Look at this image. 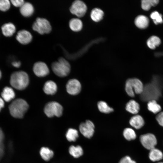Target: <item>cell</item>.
<instances>
[{"mask_svg": "<svg viewBox=\"0 0 163 163\" xmlns=\"http://www.w3.org/2000/svg\"><path fill=\"white\" fill-rule=\"evenodd\" d=\"M30 79L28 74L25 72H15L11 75L10 83L11 86L17 90H23L28 86Z\"/></svg>", "mask_w": 163, "mask_h": 163, "instance_id": "cell-1", "label": "cell"}, {"mask_svg": "<svg viewBox=\"0 0 163 163\" xmlns=\"http://www.w3.org/2000/svg\"><path fill=\"white\" fill-rule=\"evenodd\" d=\"M29 105L24 99L19 98L14 100L9 107L11 115L16 118H22L29 109Z\"/></svg>", "mask_w": 163, "mask_h": 163, "instance_id": "cell-2", "label": "cell"}, {"mask_svg": "<svg viewBox=\"0 0 163 163\" xmlns=\"http://www.w3.org/2000/svg\"><path fill=\"white\" fill-rule=\"evenodd\" d=\"M52 69L54 74L59 77H65L68 76L71 70L69 62L65 58L61 57L57 61L52 63Z\"/></svg>", "mask_w": 163, "mask_h": 163, "instance_id": "cell-3", "label": "cell"}, {"mask_svg": "<svg viewBox=\"0 0 163 163\" xmlns=\"http://www.w3.org/2000/svg\"><path fill=\"white\" fill-rule=\"evenodd\" d=\"M142 82L136 78H129L126 80L125 84V91L127 94L134 97L135 94H141L144 89Z\"/></svg>", "mask_w": 163, "mask_h": 163, "instance_id": "cell-4", "label": "cell"}, {"mask_svg": "<svg viewBox=\"0 0 163 163\" xmlns=\"http://www.w3.org/2000/svg\"><path fill=\"white\" fill-rule=\"evenodd\" d=\"M156 83L148 84L144 87L142 92L141 94V99L143 101H149L157 99L160 96L161 92L159 85Z\"/></svg>", "mask_w": 163, "mask_h": 163, "instance_id": "cell-5", "label": "cell"}, {"mask_svg": "<svg viewBox=\"0 0 163 163\" xmlns=\"http://www.w3.org/2000/svg\"><path fill=\"white\" fill-rule=\"evenodd\" d=\"M63 108L59 103L56 101H51L45 105L43 111L47 117L49 118L56 116L61 117L63 114Z\"/></svg>", "mask_w": 163, "mask_h": 163, "instance_id": "cell-6", "label": "cell"}, {"mask_svg": "<svg viewBox=\"0 0 163 163\" xmlns=\"http://www.w3.org/2000/svg\"><path fill=\"white\" fill-rule=\"evenodd\" d=\"M32 29L39 34H48L52 31V27L50 22L44 18L38 17L33 23Z\"/></svg>", "mask_w": 163, "mask_h": 163, "instance_id": "cell-7", "label": "cell"}, {"mask_svg": "<svg viewBox=\"0 0 163 163\" xmlns=\"http://www.w3.org/2000/svg\"><path fill=\"white\" fill-rule=\"evenodd\" d=\"M87 7L82 1L76 0L74 1L69 8L70 12L78 17H83L86 13Z\"/></svg>", "mask_w": 163, "mask_h": 163, "instance_id": "cell-8", "label": "cell"}, {"mask_svg": "<svg viewBox=\"0 0 163 163\" xmlns=\"http://www.w3.org/2000/svg\"><path fill=\"white\" fill-rule=\"evenodd\" d=\"M140 140L143 146L150 150L155 148L157 143L155 136L150 133L141 135L140 137Z\"/></svg>", "mask_w": 163, "mask_h": 163, "instance_id": "cell-9", "label": "cell"}, {"mask_svg": "<svg viewBox=\"0 0 163 163\" xmlns=\"http://www.w3.org/2000/svg\"><path fill=\"white\" fill-rule=\"evenodd\" d=\"M33 70L34 74L39 77H43L48 75L50 71L47 65L44 62L38 61L33 65Z\"/></svg>", "mask_w": 163, "mask_h": 163, "instance_id": "cell-10", "label": "cell"}, {"mask_svg": "<svg viewBox=\"0 0 163 163\" xmlns=\"http://www.w3.org/2000/svg\"><path fill=\"white\" fill-rule=\"evenodd\" d=\"M67 92L72 95L78 94L82 89V85L80 82L77 79L72 78L69 80L66 85Z\"/></svg>", "mask_w": 163, "mask_h": 163, "instance_id": "cell-11", "label": "cell"}, {"mask_svg": "<svg viewBox=\"0 0 163 163\" xmlns=\"http://www.w3.org/2000/svg\"><path fill=\"white\" fill-rule=\"evenodd\" d=\"M94 125L89 120H87L85 122L82 123L79 126V130L80 133L85 137L91 138L94 133Z\"/></svg>", "mask_w": 163, "mask_h": 163, "instance_id": "cell-12", "label": "cell"}, {"mask_svg": "<svg viewBox=\"0 0 163 163\" xmlns=\"http://www.w3.org/2000/svg\"><path fill=\"white\" fill-rule=\"evenodd\" d=\"M16 38L21 44L27 45L31 42L33 39V36L29 31L23 29L18 32Z\"/></svg>", "mask_w": 163, "mask_h": 163, "instance_id": "cell-13", "label": "cell"}, {"mask_svg": "<svg viewBox=\"0 0 163 163\" xmlns=\"http://www.w3.org/2000/svg\"><path fill=\"white\" fill-rule=\"evenodd\" d=\"M43 90L44 93L47 95H54L56 93L57 91V85L53 81L48 80L44 84Z\"/></svg>", "mask_w": 163, "mask_h": 163, "instance_id": "cell-14", "label": "cell"}, {"mask_svg": "<svg viewBox=\"0 0 163 163\" xmlns=\"http://www.w3.org/2000/svg\"><path fill=\"white\" fill-rule=\"evenodd\" d=\"M34 11V7L30 3L25 2L22 6L20 8V12L21 14L25 17L31 16Z\"/></svg>", "mask_w": 163, "mask_h": 163, "instance_id": "cell-15", "label": "cell"}, {"mask_svg": "<svg viewBox=\"0 0 163 163\" xmlns=\"http://www.w3.org/2000/svg\"><path fill=\"white\" fill-rule=\"evenodd\" d=\"M3 34L6 37L12 36L15 33L16 28L14 25L9 22L3 24L1 27Z\"/></svg>", "mask_w": 163, "mask_h": 163, "instance_id": "cell-16", "label": "cell"}, {"mask_svg": "<svg viewBox=\"0 0 163 163\" xmlns=\"http://www.w3.org/2000/svg\"><path fill=\"white\" fill-rule=\"evenodd\" d=\"M129 123L132 127L136 129H139L144 126L145 123L142 116L136 114L131 117Z\"/></svg>", "mask_w": 163, "mask_h": 163, "instance_id": "cell-17", "label": "cell"}, {"mask_svg": "<svg viewBox=\"0 0 163 163\" xmlns=\"http://www.w3.org/2000/svg\"><path fill=\"white\" fill-rule=\"evenodd\" d=\"M1 95L4 100L8 102L14 98L15 94L12 88L6 87L3 89Z\"/></svg>", "mask_w": 163, "mask_h": 163, "instance_id": "cell-18", "label": "cell"}, {"mask_svg": "<svg viewBox=\"0 0 163 163\" xmlns=\"http://www.w3.org/2000/svg\"><path fill=\"white\" fill-rule=\"evenodd\" d=\"M140 109L139 104L136 101L131 100L126 104L125 109L128 112L134 114H136Z\"/></svg>", "mask_w": 163, "mask_h": 163, "instance_id": "cell-19", "label": "cell"}, {"mask_svg": "<svg viewBox=\"0 0 163 163\" xmlns=\"http://www.w3.org/2000/svg\"><path fill=\"white\" fill-rule=\"evenodd\" d=\"M149 19L146 16L139 15L137 16L135 20L136 25L139 28L144 29L147 28L149 24Z\"/></svg>", "mask_w": 163, "mask_h": 163, "instance_id": "cell-20", "label": "cell"}, {"mask_svg": "<svg viewBox=\"0 0 163 163\" xmlns=\"http://www.w3.org/2000/svg\"><path fill=\"white\" fill-rule=\"evenodd\" d=\"M69 26L72 30L78 32L82 29L83 24L82 21L79 19L77 18H73L70 20Z\"/></svg>", "mask_w": 163, "mask_h": 163, "instance_id": "cell-21", "label": "cell"}, {"mask_svg": "<svg viewBox=\"0 0 163 163\" xmlns=\"http://www.w3.org/2000/svg\"><path fill=\"white\" fill-rule=\"evenodd\" d=\"M97 105L98 110L102 113L108 114L114 111L113 109L109 106L105 101H99L97 102Z\"/></svg>", "mask_w": 163, "mask_h": 163, "instance_id": "cell-22", "label": "cell"}, {"mask_svg": "<svg viewBox=\"0 0 163 163\" xmlns=\"http://www.w3.org/2000/svg\"><path fill=\"white\" fill-rule=\"evenodd\" d=\"M149 157L153 161H157L163 158V154L160 150L155 148L150 150Z\"/></svg>", "mask_w": 163, "mask_h": 163, "instance_id": "cell-23", "label": "cell"}, {"mask_svg": "<svg viewBox=\"0 0 163 163\" xmlns=\"http://www.w3.org/2000/svg\"><path fill=\"white\" fill-rule=\"evenodd\" d=\"M104 13L101 9L95 8L92 10L91 13V19L95 22H98L103 18Z\"/></svg>", "mask_w": 163, "mask_h": 163, "instance_id": "cell-24", "label": "cell"}, {"mask_svg": "<svg viewBox=\"0 0 163 163\" xmlns=\"http://www.w3.org/2000/svg\"><path fill=\"white\" fill-rule=\"evenodd\" d=\"M40 154L43 159L45 161H48L53 157L54 153L48 148L43 147L40 150Z\"/></svg>", "mask_w": 163, "mask_h": 163, "instance_id": "cell-25", "label": "cell"}, {"mask_svg": "<svg viewBox=\"0 0 163 163\" xmlns=\"http://www.w3.org/2000/svg\"><path fill=\"white\" fill-rule=\"evenodd\" d=\"M69 152L71 155L75 158L80 157L83 153L82 148L78 145L76 146L73 145L71 146L69 149Z\"/></svg>", "mask_w": 163, "mask_h": 163, "instance_id": "cell-26", "label": "cell"}, {"mask_svg": "<svg viewBox=\"0 0 163 163\" xmlns=\"http://www.w3.org/2000/svg\"><path fill=\"white\" fill-rule=\"evenodd\" d=\"M161 43V40L158 37L153 36L148 39L147 41V44L150 49H154L156 46H158Z\"/></svg>", "mask_w": 163, "mask_h": 163, "instance_id": "cell-27", "label": "cell"}, {"mask_svg": "<svg viewBox=\"0 0 163 163\" xmlns=\"http://www.w3.org/2000/svg\"><path fill=\"white\" fill-rule=\"evenodd\" d=\"M147 107L148 109L150 111L155 114L159 112L161 110V106L157 103L156 100H154L149 101Z\"/></svg>", "mask_w": 163, "mask_h": 163, "instance_id": "cell-28", "label": "cell"}, {"mask_svg": "<svg viewBox=\"0 0 163 163\" xmlns=\"http://www.w3.org/2000/svg\"><path fill=\"white\" fill-rule=\"evenodd\" d=\"M66 136L69 141L74 142L78 137V132L76 129L70 128L67 130Z\"/></svg>", "mask_w": 163, "mask_h": 163, "instance_id": "cell-29", "label": "cell"}, {"mask_svg": "<svg viewBox=\"0 0 163 163\" xmlns=\"http://www.w3.org/2000/svg\"><path fill=\"white\" fill-rule=\"evenodd\" d=\"M158 0H143L142 1L141 7L145 11L149 10L152 6H155L158 3Z\"/></svg>", "mask_w": 163, "mask_h": 163, "instance_id": "cell-30", "label": "cell"}, {"mask_svg": "<svg viewBox=\"0 0 163 163\" xmlns=\"http://www.w3.org/2000/svg\"><path fill=\"white\" fill-rule=\"evenodd\" d=\"M123 134L124 138L128 141L135 139L136 136L135 131L130 128L125 129L123 131Z\"/></svg>", "mask_w": 163, "mask_h": 163, "instance_id": "cell-31", "label": "cell"}, {"mask_svg": "<svg viewBox=\"0 0 163 163\" xmlns=\"http://www.w3.org/2000/svg\"><path fill=\"white\" fill-rule=\"evenodd\" d=\"M150 17L153 20L154 23L156 24H161L163 22L162 15L157 11H155L152 13Z\"/></svg>", "mask_w": 163, "mask_h": 163, "instance_id": "cell-32", "label": "cell"}, {"mask_svg": "<svg viewBox=\"0 0 163 163\" xmlns=\"http://www.w3.org/2000/svg\"><path fill=\"white\" fill-rule=\"evenodd\" d=\"M11 2L8 0H0V10L5 11L10 8Z\"/></svg>", "mask_w": 163, "mask_h": 163, "instance_id": "cell-33", "label": "cell"}, {"mask_svg": "<svg viewBox=\"0 0 163 163\" xmlns=\"http://www.w3.org/2000/svg\"><path fill=\"white\" fill-rule=\"evenodd\" d=\"M119 163H136L135 161L132 160L130 157L128 156H125L122 158Z\"/></svg>", "mask_w": 163, "mask_h": 163, "instance_id": "cell-34", "label": "cell"}, {"mask_svg": "<svg viewBox=\"0 0 163 163\" xmlns=\"http://www.w3.org/2000/svg\"><path fill=\"white\" fill-rule=\"evenodd\" d=\"M10 2L15 7L19 8L21 7L25 2L23 0H11Z\"/></svg>", "mask_w": 163, "mask_h": 163, "instance_id": "cell-35", "label": "cell"}, {"mask_svg": "<svg viewBox=\"0 0 163 163\" xmlns=\"http://www.w3.org/2000/svg\"><path fill=\"white\" fill-rule=\"evenodd\" d=\"M156 119L159 124L163 127V112L159 113L156 116Z\"/></svg>", "mask_w": 163, "mask_h": 163, "instance_id": "cell-36", "label": "cell"}, {"mask_svg": "<svg viewBox=\"0 0 163 163\" xmlns=\"http://www.w3.org/2000/svg\"><path fill=\"white\" fill-rule=\"evenodd\" d=\"M12 65L16 68L20 67L21 65V62L19 61H15L12 62Z\"/></svg>", "mask_w": 163, "mask_h": 163, "instance_id": "cell-37", "label": "cell"}, {"mask_svg": "<svg viewBox=\"0 0 163 163\" xmlns=\"http://www.w3.org/2000/svg\"><path fill=\"white\" fill-rule=\"evenodd\" d=\"M4 100L0 97V111L2 108L4 107Z\"/></svg>", "mask_w": 163, "mask_h": 163, "instance_id": "cell-38", "label": "cell"}, {"mask_svg": "<svg viewBox=\"0 0 163 163\" xmlns=\"http://www.w3.org/2000/svg\"><path fill=\"white\" fill-rule=\"evenodd\" d=\"M1 72L0 70V78H1Z\"/></svg>", "mask_w": 163, "mask_h": 163, "instance_id": "cell-39", "label": "cell"}, {"mask_svg": "<svg viewBox=\"0 0 163 163\" xmlns=\"http://www.w3.org/2000/svg\"><path fill=\"white\" fill-rule=\"evenodd\" d=\"M163 163V162H159V163Z\"/></svg>", "mask_w": 163, "mask_h": 163, "instance_id": "cell-40", "label": "cell"}]
</instances>
